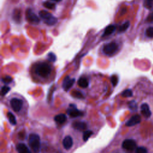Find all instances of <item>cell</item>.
I'll list each match as a JSON object with an SVG mask.
<instances>
[{
  "label": "cell",
  "mask_w": 153,
  "mask_h": 153,
  "mask_svg": "<svg viewBox=\"0 0 153 153\" xmlns=\"http://www.w3.org/2000/svg\"><path fill=\"white\" fill-rule=\"evenodd\" d=\"M52 72L51 66L47 62H39L35 66V74L42 78H47Z\"/></svg>",
  "instance_id": "1"
},
{
  "label": "cell",
  "mask_w": 153,
  "mask_h": 153,
  "mask_svg": "<svg viewBox=\"0 0 153 153\" xmlns=\"http://www.w3.org/2000/svg\"><path fill=\"white\" fill-rule=\"evenodd\" d=\"M29 145L34 153H39L41 149L39 136L36 134H30L29 137Z\"/></svg>",
  "instance_id": "2"
},
{
  "label": "cell",
  "mask_w": 153,
  "mask_h": 153,
  "mask_svg": "<svg viewBox=\"0 0 153 153\" xmlns=\"http://www.w3.org/2000/svg\"><path fill=\"white\" fill-rule=\"evenodd\" d=\"M40 17L44 20V23L49 26H52L56 24L57 22V18H56L51 13L45 11L41 10L39 12Z\"/></svg>",
  "instance_id": "3"
},
{
  "label": "cell",
  "mask_w": 153,
  "mask_h": 153,
  "mask_svg": "<svg viewBox=\"0 0 153 153\" xmlns=\"http://www.w3.org/2000/svg\"><path fill=\"white\" fill-rule=\"evenodd\" d=\"M118 49V44L115 42H111L105 44L103 47L104 53L108 56H111L115 54Z\"/></svg>",
  "instance_id": "4"
},
{
  "label": "cell",
  "mask_w": 153,
  "mask_h": 153,
  "mask_svg": "<svg viewBox=\"0 0 153 153\" xmlns=\"http://www.w3.org/2000/svg\"><path fill=\"white\" fill-rule=\"evenodd\" d=\"M26 19L28 22L34 25L38 24L40 22L38 16L35 14L30 8H27L26 11Z\"/></svg>",
  "instance_id": "5"
},
{
  "label": "cell",
  "mask_w": 153,
  "mask_h": 153,
  "mask_svg": "<svg viewBox=\"0 0 153 153\" xmlns=\"http://www.w3.org/2000/svg\"><path fill=\"white\" fill-rule=\"evenodd\" d=\"M10 105L14 111L18 112L20 111L22 108L23 101L18 98H13L10 100Z\"/></svg>",
  "instance_id": "6"
},
{
  "label": "cell",
  "mask_w": 153,
  "mask_h": 153,
  "mask_svg": "<svg viewBox=\"0 0 153 153\" xmlns=\"http://www.w3.org/2000/svg\"><path fill=\"white\" fill-rule=\"evenodd\" d=\"M122 147L126 150L131 151L136 149V143L133 139H126L122 143Z\"/></svg>",
  "instance_id": "7"
},
{
  "label": "cell",
  "mask_w": 153,
  "mask_h": 153,
  "mask_svg": "<svg viewBox=\"0 0 153 153\" xmlns=\"http://www.w3.org/2000/svg\"><path fill=\"white\" fill-rule=\"evenodd\" d=\"M67 113L72 118H76L82 115V112L77 109L74 105H70L69 108L67 110Z\"/></svg>",
  "instance_id": "8"
},
{
  "label": "cell",
  "mask_w": 153,
  "mask_h": 153,
  "mask_svg": "<svg viewBox=\"0 0 153 153\" xmlns=\"http://www.w3.org/2000/svg\"><path fill=\"white\" fill-rule=\"evenodd\" d=\"M75 81V79L74 78H71L69 76H67L65 78V79L63 81L62 83V87L65 91H68L73 85Z\"/></svg>",
  "instance_id": "9"
},
{
  "label": "cell",
  "mask_w": 153,
  "mask_h": 153,
  "mask_svg": "<svg viewBox=\"0 0 153 153\" xmlns=\"http://www.w3.org/2000/svg\"><path fill=\"white\" fill-rule=\"evenodd\" d=\"M140 117L139 115H134L133 117H131L128 121L126 123V125L128 127L133 126L140 122Z\"/></svg>",
  "instance_id": "10"
},
{
  "label": "cell",
  "mask_w": 153,
  "mask_h": 153,
  "mask_svg": "<svg viewBox=\"0 0 153 153\" xmlns=\"http://www.w3.org/2000/svg\"><path fill=\"white\" fill-rule=\"evenodd\" d=\"M141 113L143 115V116L146 118H148L151 117V112L149 109V107L147 103H143L141 105Z\"/></svg>",
  "instance_id": "11"
},
{
  "label": "cell",
  "mask_w": 153,
  "mask_h": 153,
  "mask_svg": "<svg viewBox=\"0 0 153 153\" xmlns=\"http://www.w3.org/2000/svg\"><path fill=\"white\" fill-rule=\"evenodd\" d=\"M63 145L66 149H69L73 145V140L70 136H66L63 140Z\"/></svg>",
  "instance_id": "12"
},
{
  "label": "cell",
  "mask_w": 153,
  "mask_h": 153,
  "mask_svg": "<svg viewBox=\"0 0 153 153\" xmlns=\"http://www.w3.org/2000/svg\"><path fill=\"white\" fill-rule=\"evenodd\" d=\"M72 127L76 130L81 131L85 130L87 128V124L83 121H75L73 123Z\"/></svg>",
  "instance_id": "13"
},
{
  "label": "cell",
  "mask_w": 153,
  "mask_h": 153,
  "mask_svg": "<svg viewBox=\"0 0 153 153\" xmlns=\"http://www.w3.org/2000/svg\"><path fill=\"white\" fill-rule=\"evenodd\" d=\"M16 149L19 153H31L27 146L23 143L17 144Z\"/></svg>",
  "instance_id": "14"
},
{
  "label": "cell",
  "mask_w": 153,
  "mask_h": 153,
  "mask_svg": "<svg viewBox=\"0 0 153 153\" xmlns=\"http://www.w3.org/2000/svg\"><path fill=\"white\" fill-rule=\"evenodd\" d=\"M78 85L81 88H87L88 86V81L85 76H81L78 80Z\"/></svg>",
  "instance_id": "15"
},
{
  "label": "cell",
  "mask_w": 153,
  "mask_h": 153,
  "mask_svg": "<svg viewBox=\"0 0 153 153\" xmlns=\"http://www.w3.org/2000/svg\"><path fill=\"white\" fill-rule=\"evenodd\" d=\"M66 116L65 114H60L54 117V121L58 124H63L66 121Z\"/></svg>",
  "instance_id": "16"
},
{
  "label": "cell",
  "mask_w": 153,
  "mask_h": 153,
  "mask_svg": "<svg viewBox=\"0 0 153 153\" xmlns=\"http://www.w3.org/2000/svg\"><path fill=\"white\" fill-rule=\"evenodd\" d=\"M115 30V26H114V25H110L109 26H108L104 31L103 34L102 35V36H108L109 35L112 34Z\"/></svg>",
  "instance_id": "17"
},
{
  "label": "cell",
  "mask_w": 153,
  "mask_h": 153,
  "mask_svg": "<svg viewBox=\"0 0 153 153\" xmlns=\"http://www.w3.org/2000/svg\"><path fill=\"white\" fill-rule=\"evenodd\" d=\"M13 19L16 22H20L21 20V12L19 9H15L13 13Z\"/></svg>",
  "instance_id": "18"
},
{
  "label": "cell",
  "mask_w": 153,
  "mask_h": 153,
  "mask_svg": "<svg viewBox=\"0 0 153 153\" xmlns=\"http://www.w3.org/2000/svg\"><path fill=\"white\" fill-rule=\"evenodd\" d=\"M7 117H8V120H9L10 123L11 124H13V125H16V124L17 121H16V117H15V116L11 112H8Z\"/></svg>",
  "instance_id": "19"
},
{
  "label": "cell",
  "mask_w": 153,
  "mask_h": 153,
  "mask_svg": "<svg viewBox=\"0 0 153 153\" xmlns=\"http://www.w3.org/2000/svg\"><path fill=\"white\" fill-rule=\"evenodd\" d=\"M121 96L124 97H130L133 96V92L130 89H127L122 92Z\"/></svg>",
  "instance_id": "20"
},
{
  "label": "cell",
  "mask_w": 153,
  "mask_h": 153,
  "mask_svg": "<svg viewBox=\"0 0 153 153\" xmlns=\"http://www.w3.org/2000/svg\"><path fill=\"white\" fill-rule=\"evenodd\" d=\"M93 134V131L91 130H86L83 133V140L84 141H87L88 140V139Z\"/></svg>",
  "instance_id": "21"
},
{
  "label": "cell",
  "mask_w": 153,
  "mask_h": 153,
  "mask_svg": "<svg viewBox=\"0 0 153 153\" xmlns=\"http://www.w3.org/2000/svg\"><path fill=\"white\" fill-rule=\"evenodd\" d=\"M43 5L48 8V9H50V10H53L55 8V4L54 3H52V2H45L44 4H43Z\"/></svg>",
  "instance_id": "22"
},
{
  "label": "cell",
  "mask_w": 153,
  "mask_h": 153,
  "mask_svg": "<svg viewBox=\"0 0 153 153\" xmlns=\"http://www.w3.org/2000/svg\"><path fill=\"white\" fill-rule=\"evenodd\" d=\"M130 26V23L129 22H125L124 23H123L120 27V29H119V31L120 32H124L125 30H126L128 27Z\"/></svg>",
  "instance_id": "23"
},
{
  "label": "cell",
  "mask_w": 153,
  "mask_h": 153,
  "mask_svg": "<svg viewBox=\"0 0 153 153\" xmlns=\"http://www.w3.org/2000/svg\"><path fill=\"white\" fill-rule=\"evenodd\" d=\"M47 59L49 62H54L56 60V56L53 53L50 52L47 54Z\"/></svg>",
  "instance_id": "24"
},
{
  "label": "cell",
  "mask_w": 153,
  "mask_h": 153,
  "mask_svg": "<svg viewBox=\"0 0 153 153\" xmlns=\"http://www.w3.org/2000/svg\"><path fill=\"white\" fill-rule=\"evenodd\" d=\"M110 79H111V82L112 85L114 87L116 86V85L117 84V83L118 82V76L117 75H112L111 76Z\"/></svg>",
  "instance_id": "25"
},
{
  "label": "cell",
  "mask_w": 153,
  "mask_h": 153,
  "mask_svg": "<svg viewBox=\"0 0 153 153\" xmlns=\"http://www.w3.org/2000/svg\"><path fill=\"white\" fill-rule=\"evenodd\" d=\"M135 152L136 153H148V150L146 148L143 146H139L136 148Z\"/></svg>",
  "instance_id": "26"
},
{
  "label": "cell",
  "mask_w": 153,
  "mask_h": 153,
  "mask_svg": "<svg viewBox=\"0 0 153 153\" xmlns=\"http://www.w3.org/2000/svg\"><path fill=\"white\" fill-rule=\"evenodd\" d=\"M146 35L149 38H153V27H149L146 30Z\"/></svg>",
  "instance_id": "27"
},
{
  "label": "cell",
  "mask_w": 153,
  "mask_h": 153,
  "mask_svg": "<svg viewBox=\"0 0 153 153\" xmlns=\"http://www.w3.org/2000/svg\"><path fill=\"white\" fill-rule=\"evenodd\" d=\"M10 90V88L7 85H4L3 86L2 88H1V95L2 96H4Z\"/></svg>",
  "instance_id": "28"
},
{
  "label": "cell",
  "mask_w": 153,
  "mask_h": 153,
  "mask_svg": "<svg viewBox=\"0 0 153 153\" xmlns=\"http://www.w3.org/2000/svg\"><path fill=\"white\" fill-rule=\"evenodd\" d=\"M72 96L78 99L84 98V96H83V94H82V93H81L80 91H74L72 93Z\"/></svg>",
  "instance_id": "29"
},
{
  "label": "cell",
  "mask_w": 153,
  "mask_h": 153,
  "mask_svg": "<svg viewBox=\"0 0 153 153\" xmlns=\"http://www.w3.org/2000/svg\"><path fill=\"white\" fill-rule=\"evenodd\" d=\"M128 106L131 109L134 110L137 108V104H136L135 101L132 100V101H131L128 103Z\"/></svg>",
  "instance_id": "30"
},
{
  "label": "cell",
  "mask_w": 153,
  "mask_h": 153,
  "mask_svg": "<svg viewBox=\"0 0 153 153\" xmlns=\"http://www.w3.org/2000/svg\"><path fill=\"white\" fill-rule=\"evenodd\" d=\"M2 81L5 83V84H9L12 81V78L10 76H5L2 79Z\"/></svg>",
  "instance_id": "31"
},
{
  "label": "cell",
  "mask_w": 153,
  "mask_h": 153,
  "mask_svg": "<svg viewBox=\"0 0 153 153\" xmlns=\"http://www.w3.org/2000/svg\"><path fill=\"white\" fill-rule=\"evenodd\" d=\"M147 22H152L153 21V13L149 14L146 19Z\"/></svg>",
  "instance_id": "32"
},
{
  "label": "cell",
  "mask_w": 153,
  "mask_h": 153,
  "mask_svg": "<svg viewBox=\"0 0 153 153\" xmlns=\"http://www.w3.org/2000/svg\"><path fill=\"white\" fill-rule=\"evenodd\" d=\"M51 1H54V2H60V1H61L62 0H51Z\"/></svg>",
  "instance_id": "33"
},
{
  "label": "cell",
  "mask_w": 153,
  "mask_h": 153,
  "mask_svg": "<svg viewBox=\"0 0 153 153\" xmlns=\"http://www.w3.org/2000/svg\"><path fill=\"white\" fill-rule=\"evenodd\" d=\"M147 1H151V2L153 1V0H147Z\"/></svg>",
  "instance_id": "34"
}]
</instances>
